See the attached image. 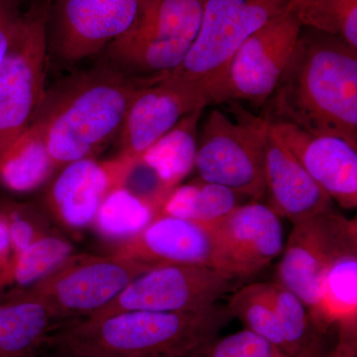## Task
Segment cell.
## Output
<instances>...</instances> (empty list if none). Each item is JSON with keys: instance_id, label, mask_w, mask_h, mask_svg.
Segmentation results:
<instances>
[{"instance_id": "6da1fadb", "label": "cell", "mask_w": 357, "mask_h": 357, "mask_svg": "<svg viewBox=\"0 0 357 357\" xmlns=\"http://www.w3.org/2000/svg\"><path fill=\"white\" fill-rule=\"evenodd\" d=\"M262 115L357 147V48L302 28Z\"/></svg>"}, {"instance_id": "7a4b0ae2", "label": "cell", "mask_w": 357, "mask_h": 357, "mask_svg": "<svg viewBox=\"0 0 357 357\" xmlns=\"http://www.w3.org/2000/svg\"><path fill=\"white\" fill-rule=\"evenodd\" d=\"M167 74L137 77L107 64L82 70L46 89L32 123L57 169L96 158L117 138L137 91Z\"/></svg>"}, {"instance_id": "3957f363", "label": "cell", "mask_w": 357, "mask_h": 357, "mask_svg": "<svg viewBox=\"0 0 357 357\" xmlns=\"http://www.w3.org/2000/svg\"><path fill=\"white\" fill-rule=\"evenodd\" d=\"M232 319L220 305L199 312H121L65 326L47 344L83 357H184L218 337Z\"/></svg>"}, {"instance_id": "277c9868", "label": "cell", "mask_w": 357, "mask_h": 357, "mask_svg": "<svg viewBox=\"0 0 357 357\" xmlns=\"http://www.w3.org/2000/svg\"><path fill=\"white\" fill-rule=\"evenodd\" d=\"M211 109L198 133L199 178L259 201L266 195L264 163L270 121L236 100Z\"/></svg>"}, {"instance_id": "5b68a950", "label": "cell", "mask_w": 357, "mask_h": 357, "mask_svg": "<svg viewBox=\"0 0 357 357\" xmlns=\"http://www.w3.org/2000/svg\"><path fill=\"white\" fill-rule=\"evenodd\" d=\"M288 0H206L198 36L184 62L166 79L203 91L222 103L225 75L237 49L256 30L285 11Z\"/></svg>"}, {"instance_id": "8992f818", "label": "cell", "mask_w": 357, "mask_h": 357, "mask_svg": "<svg viewBox=\"0 0 357 357\" xmlns=\"http://www.w3.org/2000/svg\"><path fill=\"white\" fill-rule=\"evenodd\" d=\"M206 0H145L137 20L105 49L109 64L128 75L168 74L195 43Z\"/></svg>"}, {"instance_id": "52a82bcc", "label": "cell", "mask_w": 357, "mask_h": 357, "mask_svg": "<svg viewBox=\"0 0 357 357\" xmlns=\"http://www.w3.org/2000/svg\"><path fill=\"white\" fill-rule=\"evenodd\" d=\"M151 265L114 255H73L20 295L43 305L55 319L89 317L114 301Z\"/></svg>"}, {"instance_id": "ba28073f", "label": "cell", "mask_w": 357, "mask_h": 357, "mask_svg": "<svg viewBox=\"0 0 357 357\" xmlns=\"http://www.w3.org/2000/svg\"><path fill=\"white\" fill-rule=\"evenodd\" d=\"M48 13L42 2L23 14L0 64V156L29 128L46 91Z\"/></svg>"}, {"instance_id": "9c48e42d", "label": "cell", "mask_w": 357, "mask_h": 357, "mask_svg": "<svg viewBox=\"0 0 357 357\" xmlns=\"http://www.w3.org/2000/svg\"><path fill=\"white\" fill-rule=\"evenodd\" d=\"M276 270V283L310 309L318 299L331 267L340 258L357 255L356 218L333 208L293 223Z\"/></svg>"}, {"instance_id": "30bf717a", "label": "cell", "mask_w": 357, "mask_h": 357, "mask_svg": "<svg viewBox=\"0 0 357 357\" xmlns=\"http://www.w3.org/2000/svg\"><path fill=\"white\" fill-rule=\"evenodd\" d=\"M217 270L201 265H169L152 268L130 284L100 311L86 318H102L117 312H199L218 305L236 290Z\"/></svg>"}, {"instance_id": "8fae6325", "label": "cell", "mask_w": 357, "mask_h": 357, "mask_svg": "<svg viewBox=\"0 0 357 357\" xmlns=\"http://www.w3.org/2000/svg\"><path fill=\"white\" fill-rule=\"evenodd\" d=\"M145 0H54L49 6L48 46L75 64L103 52L132 27Z\"/></svg>"}, {"instance_id": "7c38bea8", "label": "cell", "mask_w": 357, "mask_h": 357, "mask_svg": "<svg viewBox=\"0 0 357 357\" xmlns=\"http://www.w3.org/2000/svg\"><path fill=\"white\" fill-rule=\"evenodd\" d=\"M301 29L295 18L283 11L252 33L230 60L222 103L246 100L264 105L292 56Z\"/></svg>"}, {"instance_id": "4fadbf2b", "label": "cell", "mask_w": 357, "mask_h": 357, "mask_svg": "<svg viewBox=\"0 0 357 357\" xmlns=\"http://www.w3.org/2000/svg\"><path fill=\"white\" fill-rule=\"evenodd\" d=\"M211 229V268L230 280L259 273L285 246L281 218L258 201L237 206Z\"/></svg>"}, {"instance_id": "5bb4252c", "label": "cell", "mask_w": 357, "mask_h": 357, "mask_svg": "<svg viewBox=\"0 0 357 357\" xmlns=\"http://www.w3.org/2000/svg\"><path fill=\"white\" fill-rule=\"evenodd\" d=\"M137 160L119 153L114 158H86L60 169L44 196L49 215L65 229L82 230L93 225L103 201L128 185Z\"/></svg>"}, {"instance_id": "9a60e30c", "label": "cell", "mask_w": 357, "mask_h": 357, "mask_svg": "<svg viewBox=\"0 0 357 357\" xmlns=\"http://www.w3.org/2000/svg\"><path fill=\"white\" fill-rule=\"evenodd\" d=\"M165 77L140 89L134 96L116 138L119 153L140 161L183 116L211 105L203 91L168 81Z\"/></svg>"}, {"instance_id": "2e32d148", "label": "cell", "mask_w": 357, "mask_h": 357, "mask_svg": "<svg viewBox=\"0 0 357 357\" xmlns=\"http://www.w3.org/2000/svg\"><path fill=\"white\" fill-rule=\"evenodd\" d=\"M270 129L305 170L345 210L357 206V147L330 135H316L285 121Z\"/></svg>"}, {"instance_id": "e0dca14e", "label": "cell", "mask_w": 357, "mask_h": 357, "mask_svg": "<svg viewBox=\"0 0 357 357\" xmlns=\"http://www.w3.org/2000/svg\"><path fill=\"white\" fill-rule=\"evenodd\" d=\"M213 225L162 215L135 236L115 243L112 255L153 267L201 265L211 267Z\"/></svg>"}, {"instance_id": "ac0fdd59", "label": "cell", "mask_w": 357, "mask_h": 357, "mask_svg": "<svg viewBox=\"0 0 357 357\" xmlns=\"http://www.w3.org/2000/svg\"><path fill=\"white\" fill-rule=\"evenodd\" d=\"M265 185L269 204L295 223L333 208L328 194L269 129L265 149Z\"/></svg>"}, {"instance_id": "d6986e66", "label": "cell", "mask_w": 357, "mask_h": 357, "mask_svg": "<svg viewBox=\"0 0 357 357\" xmlns=\"http://www.w3.org/2000/svg\"><path fill=\"white\" fill-rule=\"evenodd\" d=\"M307 311L324 333L337 337L335 357H356L357 255L340 258L331 267Z\"/></svg>"}, {"instance_id": "ffe728a7", "label": "cell", "mask_w": 357, "mask_h": 357, "mask_svg": "<svg viewBox=\"0 0 357 357\" xmlns=\"http://www.w3.org/2000/svg\"><path fill=\"white\" fill-rule=\"evenodd\" d=\"M203 112L197 109L185 114L140 158V165L151 172L166 196L196 167L199 122Z\"/></svg>"}, {"instance_id": "44dd1931", "label": "cell", "mask_w": 357, "mask_h": 357, "mask_svg": "<svg viewBox=\"0 0 357 357\" xmlns=\"http://www.w3.org/2000/svg\"><path fill=\"white\" fill-rule=\"evenodd\" d=\"M270 296L289 357H335L337 338L324 333L292 292L276 282H268Z\"/></svg>"}, {"instance_id": "7402d4cb", "label": "cell", "mask_w": 357, "mask_h": 357, "mask_svg": "<svg viewBox=\"0 0 357 357\" xmlns=\"http://www.w3.org/2000/svg\"><path fill=\"white\" fill-rule=\"evenodd\" d=\"M54 319L43 305L20 294L0 304V357L36 356Z\"/></svg>"}, {"instance_id": "603a6c76", "label": "cell", "mask_w": 357, "mask_h": 357, "mask_svg": "<svg viewBox=\"0 0 357 357\" xmlns=\"http://www.w3.org/2000/svg\"><path fill=\"white\" fill-rule=\"evenodd\" d=\"M56 170L43 135L30 124L0 156V185L25 194L39 189Z\"/></svg>"}, {"instance_id": "cb8c5ba5", "label": "cell", "mask_w": 357, "mask_h": 357, "mask_svg": "<svg viewBox=\"0 0 357 357\" xmlns=\"http://www.w3.org/2000/svg\"><path fill=\"white\" fill-rule=\"evenodd\" d=\"M163 199L144 196L128 185L119 188L103 201L93 227L103 238L121 243L135 236L160 215Z\"/></svg>"}, {"instance_id": "d4e9b609", "label": "cell", "mask_w": 357, "mask_h": 357, "mask_svg": "<svg viewBox=\"0 0 357 357\" xmlns=\"http://www.w3.org/2000/svg\"><path fill=\"white\" fill-rule=\"evenodd\" d=\"M241 195L225 185L199 180L178 185L164 199L160 215L213 225L241 206Z\"/></svg>"}, {"instance_id": "484cf974", "label": "cell", "mask_w": 357, "mask_h": 357, "mask_svg": "<svg viewBox=\"0 0 357 357\" xmlns=\"http://www.w3.org/2000/svg\"><path fill=\"white\" fill-rule=\"evenodd\" d=\"M285 11L301 27L337 36L357 48V0H288Z\"/></svg>"}, {"instance_id": "4316f807", "label": "cell", "mask_w": 357, "mask_h": 357, "mask_svg": "<svg viewBox=\"0 0 357 357\" xmlns=\"http://www.w3.org/2000/svg\"><path fill=\"white\" fill-rule=\"evenodd\" d=\"M227 309L245 330L255 333L284 352V340L275 312L268 282L249 284L230 296Z\"/></svg>"}, {"instance_id": "83f0119b", "label": "cell", "mask_w": 357, "mask_h": 357, "mask_svg": "<svg viewBox=\"0 0 357 357\" xmlns=\"http://www.w3.org/2000/svg\"><path fill=\"white\" fill-rule=\"evenodd\" d=\"M74 255L64 237L48 234L14 256L13 286L29 288L55 271Z\"/></svg>"}, {"instance_id": "f1b7e54d", "label": "cell", "mask_w": 357, "mask_h": 357, "mask_svg": "<svg viewBox=\"0 0 357 357\" xmlns=\"http://www.w3.org/2000/svg\"><path fill=\"white\" fill-rule=\"evenodd\" d=\"M184 357H289L276 345L250 331L217 337Z\"/></svg>"}, {"instance_id": "f546056e", "label": "cell", "mask_w": 357, "mask_h": 357, "mask_svg": "<svg viewBox=\"0 0 357 357\" xmlns=\"http://www.w3.org/2000/svg\"><path fill=\"white\" fill-rule=\"evenodd\" d=\"M0 210L6 218L13 257L50 234L42 215L31 204L13 199H0Z\"/></svg>"}, {"instance_id": "4dcf8cb0", "label": "cell", "mask_w": 357, "mask_h": 357, "mask_svg": "<svg viewBox=\"0 0 357 357\" xmlns=\"http://www.w3.org/2000/svg\"><path fill=\"white\" fill-rule=\"evenodd\" d=\"M21 18L13 0H0V64L10 49Z\"/></svg>"}, {"instance_id": "1f68e13d", "label": "cell", "mask_w": 357, "mask_h": 357, "mask_svg": "<svg viewBox=\"0 0 357 357\" xmlns=\"http://www.w3.org/2000/svg\"><path fill=\"white\" fill-rule=\"evenodd\" d=\"M13 261L6 218L0 210V293L13 286Z\"/></svg>"}, {"instance_id": "d6a6232c", "label": "cell", "mask_w": 357, "mask_h": 357, "mask_svg": "<svg viewBox=\"0 0 357 357\" xmlns=\"http://www.w3.org/2000/svg\"><path fill=\"white\" fill-rule=\"evenodd\" d=\"M48 357H83V356H73V354H64V352L55 351V354H54L53 356H48Z\"/></svg>"}]
</instances>
